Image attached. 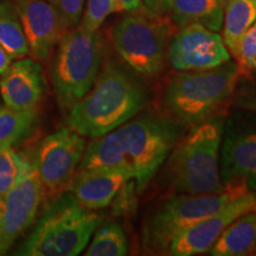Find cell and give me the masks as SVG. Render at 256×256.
<instances>
[{
	"mask_svg": "<svg viewBox=\"0 0 256 256\" xmlns=\"http://www.w3.org/2000/svg\"><path fill=\"white\" fill-rule=\"evenodd\" d=\"M178 136V127L171 121L140 116L95 138L84 148L78 170H122L133 179L138 192H142Z\"/></svg>",
	"mask_w": 256,
	"mask_h": 256,
	"instance_id": "cell-1",
	"label": "cell"
},
{
	"mask_svg": "<svg viewBox=\"0 0 256 256\" xmlns=\"http://www.w3.org/2000/svg\"><path fill=\"white\" fill-rule=\"evenodd\" d=\"M145 104L142 86L130 72L108 63L90 90L68 110L66 124L82 136L98 138L130 121Z\"/></svg>",
	"mask_w": 256,
	"mask_h": 256,
	"instance_id": "cell-2",
	"label": "cell"
},
{
	"mask_svg": "<svg viewBox=\"0 0 256 256\" xmlns=\"http://www.w3.org/2000/svg\"><path fill=\"white\" fill-rule=\"evenodd\" d=\"M101 217L82 206L72 192H63L42 214L16 255L76 256L90 241Z\"/></svg>",
	"mask_w": 256,
	"mask_h": 256,
	"instance_id": "cell-3",
	"label": "cell"
},
{
	"mask_svg": "<svg viewBox=\"0 0 256 256\" xmlns=\"http://www.w3.org/2000/svg\"><path fill=\"white\" fill-rule=\"evenodd\" d=\"M223 124L202 121L176 147L168 162L171 186L178 194H203L224 190L220 178Z\"/></svg>",
	"mask_w": 256,
	"mask_h": 256,
	"instance_id": "cell-4",
	"label": "cell"
},
{
	"mask_svg": "<svg viewBox=\"0 0 256 256\" xmlns=\"http://www.w3.org/2000/svg\"><path fill=\"white\" fill-rule=\"evenodd\" d=\"M240 72L238 64L229 60L215 68L179 72L166 89L165 104L183 122L200 124L230 98Z\"/></svg>",
	"mask_w": 256,
	"mask_h": 256,
	"instance_id": "cell-5",
	"label": "cell"
},
{
	"mask_svg": "<svg viewBox=\"0 0 256 256\" xmlns=\"http://www.w3.org/2000/svg\"><path fill=\"white\" fill-rule=\"evenodd\" d=\"M104 46L100 34L80 26L60 37L51 78L60 108L68 112L94 84L102 68Z\"/></svg>",
	"mask_w": 256,
	"mask_h": 256,
	"instance_id": "cell-6",
	"label": "cell"
},
{
	"mask_svg": "<svg viewBox=\"0 0 256 256\" xmlns=\"http://www.w3.org/2000/svg\"><path fill=\"white\" fill-rule=\"evenodd\" d=\"M249 191L252 190L244 183L234 182L226 184L224 190L216 194H183L170 198L147 220L144 229V246L153 252L168 250L179 234Z\"/></svg>",
	"mask_w": 256,
	"mask_h": 256,
	"instance_id": "cell-7",
	"label": "cell"
},
{
	"mask_svg": "<svg viewBox=\"0 0 256 256\" xmlns=\"http://www.w3.org/2000/svg\"><path fill=\"white\" fill-rule=\"evenodd\" d=\"M166 28L154 17L130 14L113 28L112 42L121 58L134 72L156 76L162 68Z\"/></svg>",
	"mask_w": 256,
	"mask_h": 256,
	"instance_id": "cell-8",
	"label": "cell"
},
{
	"mask_svg": "<svg viewBox=\"0 0 256 256\" xmlns=\"http://www.w3.org/2000/svg\"><path fill=\"white\" fill-rule=\"evenodd\" d=\"M84 148L83 136L69 127L60 128L44 138L31 159L43 186L57 191L69 185Z\"/></svg>",
	"mask_w": 256,
	"mask_h": 256,
	"instance_id": "cell-9",
	"label": "cell"
},
{
	"mask_svg": "<svg viewBox=\"0 0 256 256\" xmlns=\"http://www.w3.org/2000/svg\"><path fill=\"white\" fill-rule=\"evenodd\" d=\"M168 60L179 72L203 70L230 60L223 38L216 31L200 24L180 28L168 49Z\"/></svg>",
	"mask_w": 256,
	"mask_h": 256,
	"instance_id": "cell-10",
	"label": "cell"
},
{
	"mask_svg": "<svg viewBox=\"0 0 256 256\" xmlns=\"http://www.w3.org/2000/svg\"><path fill=\"white\" fill-rule=\"evenodd\" d=\"M254 211H256V191H249L179 234L171 242L168 252L174 256H192L209 252L230 224Z\"/></svg>",
	"mask_w": 256,
	"mask_h": 256,
	"instance_id": "cell-11",
	"label": "cell"
},
{
	"mask_svg": "<svg viewBox=\"0 0 256 256\" xmlns=\"http://www.w3.org/2000/svg\"><path fill=\"white\" fill-rule=\"evenodd\" d=\"M14 5L28 54L37 60H48L68 28L58 8L46 0H17Z\"/></svg>",
	"mask_w": 256,
	"mask_h": 256,
	"instance_id": "cell-12",
	"label": "cell"
},
{
	"mask_svg": "<svg viewBox=\"0 0 256 256\" xmlns=\"http://www.w3.org/2000/svg\"><path fill=\"white\" fill-rule=\"evenodd\" d=\"M44 186L34 168L4 194L2 218V252L5 255L16 240L34 223L43 198Z\"/></svg>",
	"mask_w": 256,
	"mask_h": 256,
	"instance_id": "cell-13",
	"label": "cell"
},
{
	"mask_svg": "<svg viewBox=\"0 0 256 256\" xmlns=\"http://www.w3.org/2000/svg\"><path fill=\"white\" fill-rule=\"evenodd\" d=\"M46 90L42 66L34 58H18L0 78V95L8 108L37 110Z\"/></svg>",
	"mask_w": 256,
	"mask_h": 256,
	"instance_id": "cell-14",
	"label": "cell"
},
{
	"mask_svg": "<svg viewBox=\"0 0 256 256\" xmlns=\"http://www.w3.org/2000/svg\"><path fill=\"white\" fill-rule=\"evenodd\" d=\"M220 178L223 184L241 182L256 191V128L226 136L220 146Z\"/></svg>",
	"mask_w": 256,
	"mask_h": 256,
	"instance_id": "cell-15",
	"label": "cell"
},
{
	"mask_svg": "<svg viewBox=\"0 0 256 256\" xmlns=\"http://www.w3.org/2000/svg\"><path fill=\"white\" fill-rule=\"evenodd\" d=\"M130 177L122 170L96 168L80 170L70 180L68 191L82 206L98 210L108 206Z\"/></svg>",
	"mask_w": 256,
	"mask_h": 256,
	"instance_id": "cell-16",
	"label": "cell"
},
{
	"mask_svg": "<svg viewBox=\"0 0 256 256\" xmlns=\"http://www.w3.org/2000/svg\"><path fill=\"white\" fill-rule=\"evenodd\" d=\"M256 252V211L232 222L210 249L212 256H242Z\"/></svg>",
	"mask_w": 256,
	"mask_h": 256,
	"instance_id": "cell-17",
	"label": "cell"
},
{
	"mask_svg": "<svg viewBox=\"0 0 256 256\" xmlns=\"http://www.w3.org/2000/svg\"><path fill=\"white\" fill-rule=\"evenodd\" d=\"M224 0H174L170 14L179 28L200 24L212 31L223 25Z\"/></svg>",
	"mask_w": 256,
	"mask_h": 256,
	"instance_id": "cell-18",
	"label": "cell"
},
{
	"mask_svg": "<svg viewBox=\"0 0 256 256\" xmlns=\"http://www.w3.org/2000/svg\"><path fill=\"white\" fill-rule=\"evenodd\" d=\"M255 20L256 0H224L222 38L230 55H235L240 40Z\"/></svg>",
	"mask_w": 256,
	"mask_h": 256,
	"instance_id": "cell-19",
	"label": "cell"
},
{
	"mask_svg": "<svg viewBox=\"0 0 256 256\" xmlns=\"http://www.w3.org/2000/svg\"><path fill=\"white\" fill-rule=\"evenodd\" d=\"M40 115L37 110H0V151L14 148L26 142L36 130Z\"/></svg>",
	"mask_w": 256,
	"mask_h": 256,
	"instance_id": "cell-20",
	"label": "cell"
},
{
	"mask_svg": "<svg viewBox=\"0 0 256 256\" xmlns=\"http://www.w3.org/2000/svg\"><path fill=\"white\" fill-rule=\"evenodd\" d=\"M0 46L12 58H22L28 54L17 8L10 0L0 2Z\"/></svg>",
	"mask_w": 256,
	"mask_h": 256,
	"instance_id": "cell-21",
	"label": "cell"
},
{
	"mask_svg": "<svg viewBox=\"0 0 256 256\" xmlns=\"http://www.w3.org/2000/svg\"><path fill=\"white\" fill-rule=\"evenodd\" d=\"M87 256H124L128 254V241L120 224L108 220L100 223L92 234Z\"/></svg>",
	"mask_w": 256,
	"mask_h": 256,
	"instance_id": "cell-22",
	"label": "cell"
},
{
	"mask_svg": "<svg viewBox=\"0 0 256 256\" xmlns=\"http://www.w3.org/2000/svg\"><path fill=\"white\" fill-rule=\"evenodd\" d=\"M34 170L31 159L14 148L0 151V194L4 196Z\"/></svg>",
	"mask_w": 256,
	"mask_h": 256,
	"instance_id": "cell-23",
	"label": "cell"
},
{
	"mask_svg": "<svg viewBox=\"0 0 256 256\" xmlns=\"http://www.w3.org/2000/svg\"><path fill=\"white\" fill-rule=\"evenodd\" d=\"M115 12H121L119 4L115 0H88L80 26L88 34H95L104 19Z\"/></svg>",
	"mask_w": 256,
	"mask_h": 256,
	"instance_id": "cell-24",
	"label": "cell"
},
{
	"mask_svg": "<svg viewBox=\"0 0 256 256\" xmlns=\"http://www.w3.org/2000/svg\"><path fill=\"white\" fill-rule=\"evenodd\" d=\"M234 57L241 68L256 70V20L240 40Z\"/></svg>",
	"mask_w": 256,
	"mask_h": 256,
	"instance_id": "cell-25",
	"label": "cell"
},
{
	"mask_svg": "<svg viewBox=\"0 0 256 256\" xmlns=\"http://www.w3.org/2000/svg\"><path fill=\"white\" fill-rule=\"evenodd\" d=\"M84 0H57L56 6L62 14L68 28L76 26L80 23L83 12Z\"/></svg>",
	"mask_w": 256,
	"mask_h": 256,
	"instance_id": "cell-26",
	"label": "cell"
},
{
	"mask_svg": "<svg viewBox=\"0 0 256 256\" xmlns=\"http://www.w3.org/2000/svg\"><path fill=\"white\" fill-rule=\"evenodd\" d=\"M145 8L152 17H162L168 14L174 0H144Z\"/></svg>",
	"mask_w": 256,
	"mask_h": 256,
	"instance_id": "cell-27",
	"label": "cell"
},
{
	"mask_svg": "<svg viewBox=\"0 0 256 256\" xmlns=\"http://www.w3.org/2000/svg\"><path fill=\"white\" fill-rule=\"evenodd\" d=\"M120 6L121 11L133 12L140 8L142 0H115Z\"/></svg>",
	"mask_w": 256,
	"mask_h": 256,
	"instance_id": "cell-28",
	"label": "cell"
},
{
	"mask_svg": "<svg viewBox=\"0 0 256 256\" xmlns=\"http://www.w3.org/2000/svg\"><path fill=\"white\" fill-rule=\"evenodd\" d=\"M12 57L6 52V50L0 46V76L6 72V69L8 68L10 64L12 63Z\"/></svg>",
	"mask_w": 256,
	"mask_h": 256,
	"instance_id": "cell-29",
	"label": "cell"
},
{
	"mask_svg": "<svg viewBox=\"0 0 256 256\" xmlns=\"http://www.w3.org/2000/svg\"><path fill=\"white\" fill-rule=\"evenodd\" d=\"M2 211H4V196L0 194V255L2 252Z\"/></svg>",
	"mask_w": 256,
	"mask_h": 256,
	"instance_id": "cell-30",
	"label": "cell"
},
{
	"mask_svg": "<svg viewBox=\"0 0 256 256\" xmlns=\"http://www.w3.org/2000/svg\"><path fill=\"white\" fill-rule=\"evenodd\" d=\"M248 107H250L252 110H256V98L248 100Z\"/></svg>",
	"mask_w": 256,
	"mask_h": 256,
	"instance_id": "cell-31",
	"label": "cell"
},
{
	"mask_svg": "<svg viewBox=\"0 0 256 256\" xmlns=\"http://www.w3.org/2000/svg\"><path fill=\"white\" fill-rule=\"evenodd\" d=\"M46 2H52V4H55V5H56L57 0H46Z\"/></svg>",
	"mask_w": 256,
	"mask_h": 256,
	"instance_id": "cell-32",
	"label": "cell"
},
{
	"mask_svg": "<svg viewBox=\"0 0 256 256\" xmlns=\"http://www.w3.org/2000/svg\"><path fill=\"white\" fill-rule=\"evenodd\" d=\"M0 110H2V107H0Z\"/></svg>",
	"mask_w": 256,
	"mask_h": 256,
	"instance_id": "cell-33",
	"label": "cell"
}]
</instances>
